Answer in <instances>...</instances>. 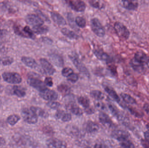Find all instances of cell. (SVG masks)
Masks as SVG:
<instances>
[{"instance_id": "obj_1", "label": "cell", "mask_w": 149, "mask_h": 148, "mask_svg": "<svg viewBox=\"0 0 149 148\" xmlns=\"http://www.w3.org/2000/svg\"><path fill=\"white\" fill-rule=\"evenodd\" d=\"M90 26L92 31L97 36L100 37L105 36L106 30L98 18H93L91 19Z\"/></svg>"}, {"instance_id": "obj_2", "label": "cell", "mask_w": 149, "mask_h": 148, "mask_svg": "<svg viewBox=\"0 0 149 148\" xmlns=\"http://www.w3.org/2000/svg\"><path fill=\"white\" fill-rule=\"evenodd\" d=\"M114 29L116 34L122 40L126 41L129 38L130 35L129 30L121 23L116 22L114 25Z\"/></svg>"}, {"instance_id": "obj_3", "label": "cell", "mask_w": 149, "mask_h": 148, "mask_svg": "<svg viewBox=\"0 0 149 148\" xmlns=\"http://www.w3.org/2000/svg\"><path fill=\"white\" fill-rule=\"evenodd\" d=\"M21 114L24 120L28 124H34L38 122L37 116L30 108L23 109L22 110Z\"/></svg>"}, {"instance_id": "obj_4", "label": "cell", "mask_w": 149, "mask_h": 148, "mask_svg": "<svg viewBox=\"0 0 149 148\" xmlns=\"http://www.w3.org/2000/svg\"><path fill=\"white\" fill-rule=\"evenodd\" d=\"M64 1L72 10L76 12H82L86 10V3L81 0H64Z\"/></svg>"}, {"instance_id": "obj_5", "label": "cell", "mask_w": 149, "mask_h": 148, "mask_svg": "<svg viewBox=\"0 0 149 148\" xmlns=\"http://www.w3.org/2000/svg\"><path fill=\"white\" fill-rule=\"evenodd\" d=\"M2 77L5 81L10 84H19L22 81L21 75L15 72H5Z\"/></svg>"}, {"instance_id": "obj_6", "label": "cell", "mask_w": 149, "mask_h": 148, "mask_svg": "<svg viewBox=\"0 0 149 148\" xmlns=\"http://www.w3.org/2000/svg\"><path fill=\"white\" fill-rule=\"evenodd\" d=\"M26 22L33 27L42 26L44 24V21L38 15L29 14L26 17Z\"/></svg>"}, {"instance_id": "obj_7", "label": "cell", "mask_w": 149, "mask_h": 148, "mask_svg": "<svg viewBox=\"0 0 149 148\" xmlns=\"http://www.w3.org/2000/svg\"><path fill=\"white\" fill-rule=\"evenodd\" d=\"M70 57L75 67L77 68V69L80 72L87 77H89L90 76L89 71L88 70L86 66L80 61L78 57H76L75 56H70Z\"/></svg>"}, {"instance_id": "obj_8", "label": "cell", "mask_w": 149, "mask_h": 148, "mask_svg": "<svg viewBox=\"0 0 149 148\" xmlns=\"http://www.w3.org/2000/svg\"><path fill=\"white\" fill-rule=\"evenodd\" d=\"M39 95L42 98L49 101H56L58 98V94L56 91L47 88L40 91Z\"/></svg>"}, {"instance_id": "obj_9", "label": "cell", "mask_w": 149, "mask_h": 148, "mask_svg": "<svg viewBox=\"0 0 149 148\" xmlns=\"http://www.w3.org/2000/svg\"><path fill=\"white\" fill-rule=\"evenodd\" d=\"M27 83L30 86L38 90L39 92L46 88L45 82L35 77H29L27 80Z\"/></svg>"}, {"instance_id": "obj_10", "label": "cell", "mask_w": 149, "mask_h": 148, "mask_svg": "<svg viewBox=\"0 0 149 148\" xmlns=\"http://www.w3.org/2000/svg\"><path fill=\"white\" fill-rule=\"evenodd\" d=\"M39 61L45 74L49 75H52L56 73V69L48 60L45 58H41Z\"/></svg>"}, {"instance_id": "obj_11", "label": "cell", "mask_w": 149, "mask_h": 148, "mask_svg": "<svg viewBox=\"0 0 149 148\" xmlns=\"http://www.w3.org/2000/svg\"><path fill=\"white\" fill-rule=\"evenodd\" d=\"M84 131L88 134H93L97 133L100 130L98 124L91 121H88L83 125Z\"/></svg>"}, {"instance_id": "obj_12", "label": "cell", "mask_w": 149, "mask_h": 148, "mask_svg": "<svg viewBox=\"0 0 149 148\" xmlns=\"http://www.w3.org/2000/svg\"><path fill=\"white\" fill-rule=\"evenodd\" d=\"M130 66L135 72L139 74H143L146 71L145 65L137 61L134 58L131 59L130 62Z\"/></svg>"}, {"instance_id": "obj_13", "label": "cell", "mask_w": 149, "mask_h": 148, "mask_svg": "<svg viewBox=\"0 0 149 148\" xmlns=\"http://www.w3.org/2000/svg\"><path fill=\"white\" fill-rule=\"evenodd\" d=\"M46 145L49 148H65L67 145L65 142L56 138L48 140L46 142Z\"/></svg>"}, {"instance_id": "obj_14", "label": "cell", "mask_w": 149, "mask_h": 148, "mask_svg": "<svg viewBox=\"0 0 149 148\" xmlns=\"http://www.w3.org/2000/svg\"><path fill=\"white\" fill-rule=\"evenodd\" d=\"M99 119L100 122L106 127H111L113 125V123L110 117L104 112H100L99 114Z\"/></svg>"}, {"instance_id": "obj_15", "label": "cell", "mask_w": 149, "mask_h": 148, "mask_svg": "<svg viewBox=\"0 0 149 148\" xmlns=\"http://www.w3.org/2000/svg\"><path fill=\"white\" fill-rule=\"evenodd\" d=\"M51 16L53 21L59 26H64L67 24L66 21L63 17L58 12L52 11Z\"/></svg>"}, {"instance_id": "obj_16", "label": "cell", "mask_w": 149, "mask_h": 148, "mask_svg": "<svg viewBox=\"0 0 149 148\" xmlns=\"http://www.w3.org/2000/svg\"><path fill=\"white\" fill-rule=\"evenodd\" d=\"M93 53L96 57L100 61L106 62L107 63H111L112 59L109 55L105 52L100 50H95Z\"/></svg>"}, {"instance_id": "obj_17", "label": "cell", "mask_w": 149, "mask_h": 148, "mask_svg": "<svg viewBox=\"0 0 149 148\" xmlns=\"http://www.w3.org/2000/svg\"><path fill=\"white\" fill-rule=\"evenodd\" d=\"M112 136L119 142L130 138L129 134L122 130H115L112 133Z\"/></svg>"}, {"instance_id": "obj_18", "label": "cell", "mask_w": 149, "mask_h": 148, "mask_svg": "<svg viewBox=\"0 0 149 148\" xmlns=\"http://www.w3.org/2000/svg\"><path fill=\"white\" fill-rule=\"evenodd\" d=\"M55 117L58 120L64 122H68L72 120V116L70 113L62 110H58L56 113Z\"/></svg>"}, {"instance_id": "obj_19", "label": "cell", "mask_w": 149, "mask_h": 148, "mask_svg": "<svg viewBox=\"0 0 149 148\" xmlns=\"http://www.w3.org/2000/svg\"><path fill=\"white\" fill-rule=\"evenodd\" d=\"M65 108L67 110L77 116H81L83 114L82 109L79 107L75 103H68L65 106Z\"/></svg>"}, {"instance_id": "obj_20", "label": "cell", "mask_w": 149, "mask_h": 148, "mask_svg": "<svg viewBox=\"0 0 149 148\" xmlns=\"http://www.w3.org/2000/svg\"><path fill=\"white\" fill-rule=\"evenodd\" d=\"M123 7L130 10H136L138 7L137 0H121Z\"/></svg>"}, {"instance_id": "obj_21", "label": "cell", "mask_w": 149, "mask_h": 148, "mask_svg": "<svg viewBox=\"0 0 149 148\" xmlns=\"http://www.w3.org/2000/svg\"><path fill=\"white\" fill-rule=\"evenodd\" d=\"M21 60L24 64L29 67L35 69L38 67V64L36 60L31 57L24 56L22 57Z\"/></svg>"}, {"instance_id": "obj_22", "label": "cell", "mask_w": 149, "mask_h": 148, "mask_svg": "<svg viewBox=\"0 0 149 148\" xmlns=\"http://www.w3.org/2000/svg\"><path fill=\"white\" fill-rule=\"evenodd\" d=\"M103 87L105 91L111 98H113L116 102L120 103V98L119 97L116 92L113 89L107 85H103Z\"/></svg>"}, {"instance_id": "obj_23", "label": "cell", "mask_w": 149, "mask_h": 148, "mask_svg": "<svg viewBox=\"0 0 149 148\" xmlns=\"http://www.w3.org/2000/svg\"><path fill=\"white\" fill-rule=\"evenodd\" d=\"M11 93L17 97L22 98L24 97L26 95L25 90L22 87L18 86H14L10 88Z\"/></svg>"}, {"instance_id": "obj_24", "label": "cell", "mask_w": 149, "mask_h": 148, "mask_svg": "<svg viewBox=\"0 0 149 148\" xmlns=\"http://www.w3.org/2000/svg\"><path fill=\"white\" fill-rule=\"evenodd\" d=\"M134 58L141 63L146 65L149 61V56L142 52H137L135 54Z\"/></svg>"}, {"instance_id": "obj_25", "label": "cell", "mask_w": 149, "mask_h": 148, "mask_svg": "<svg viewBox=\"0 0 149 148\" xmlns=\"http://www.w3.org/2000/svg\"><path fill=\"white\" fill-rule=\"evenodd\" d=\"M61 31L63 34L69 39L72 40H78L79 39V36L75 32L67 28H63L61 30Z\"/></svg>"}, {"instance_id": "obj_26", "label": "cell", "mask_w": 149, "mask_h": 148, "mask_svg": "<svg viewBox=\"0 0 149 148\" xmlns=\"http://www.w3.org/2000/svg\"><path fill=\"white\" fill-rule=\"evenodd\" d=\"M50 58L56 66L58 67H63L64 64L63 60L60 56L57 54H52L50 56Z\"/></svg>"}, {"instance_id": "obj_27", "label": "cell", "mask_w": 149, "mask_h": 148, "mask_svg": "<svg viewBox=\"0 0 149 148\" xmlns=\"http://www.w3.org/2000/svg\"><path fill=\"white\" fill-rule=\"evenodd\" d=\"M31 109L38 116L42 118H47L49 116V114L44 109L38 107H31Z\"/></svg>"}, {"instance_id": "obj_28", "label": "cell", "mask_w": 149, "mask_h": 148, "mask_svg": "<svg viewBox=\"0 0 149 148\" xmlns=\"http://www.w3.org/2000/svg\"><path fill=\"white\" fill-rule=\"evenodd\" d=\"M120 96L123 100V101L127 104L134 105L137 103L136 100L128 94L122 93L120 94Z\"/></svg>"}, {"instance_id": "obj_29", "label": "cell", "mask_w": 149, "mask_h": 148, "mask_svg": "<svg viewBox=\"0 0 149 148\" xmlns=\"http://www.w3.org/2000/svg\"><path fill=\"white\" fill-rule=\"evenodd\" d=\"M58 90L62 94L63 96H66L70 94L71 89L68 85L65 84H61L57 87Z\"/></svg>"}, {"instance_id": "obj_30", "label": "cell", "mask_w": 149, "mask_h": 148, "mask_svg": "<svg viewBox=\"0 0 149 148\" xmlns=\"http://www.w3.org/2000/svg\"><path fill=\"white\" fill-rule=\"evenodd\" d=\"M32 30L33 32L38 34H43L48 33L49 31V28L47 26L43 25L42 26H36L32 27Z\"/></svg>"}, {"instance_id": "obj_31", "label": "cell", "mask_w": 149, "mask_h": 148, "mask_svg": "<svg viewBox=\"0 0 149 148\" xmlns=\"http://www.w3.org/2000/svg\"><path fill=\"white\" fill-rule=\"evenodd\" d=\"M78 103L82 106L84 109L90 107V102L89 99L86 96H81L78 98Z\"/></svg>"}, {"instance_id": "obj_32", "label": "cell", "mask_w": 149, "mask_h": 148, "mask_svg": "<svg viewBox=\"0 0 149 148\" xmlns=\"http://www.w3.org/2000/svg\"><path fill=\"white\" fill-rule=\"evenodd\" d=\"M90 96L96 101H100L104 98V95L101 91L98 90H92L90 92Z\"/></svg>"}, {"instance_id": "obj_33", "label": "cell", "mask_w": 149, "mask_h": 148, "mask_svg": "<svg viewBox=\"0 0 149 148\" xmlns=\"http://www.w3.org/2000/svg\"><path fill=\"white\" fill-rule=\"evenodd\" d=\"M89 3L92 7L97 9H102L105 7V4L101 0H90Z\"/></svg>"}, {"instance_id": "obj_34", "label": "cell", "mask_w": 149, "mask_h": 148, "mask_svg": "<svg viewBox=\"0 0 149 148\" xmlns=\"http://www.w3.org/2000/svg\"><path fill=\"white\" fill-rule=\"evenodd\" d=\"M20 117L16 114L11 115L7 118V122L11 126L15 125L20 120Z\"/></svg>"}, {"instance_id": "obj_35", "label": "cell", "mask_w": 149, "mask_h": 148, "mask_svg": "<svg viewBox=\"0 0 149 148\" xmlns=\"http://www.w3.org/2000/svg\"><path fill=\"white\" fill-rule=\"evenodd\" d=\"M75 22L79 28H85L86 25V22L85 18L80 16L76 17L75 19Z\"/></svg>"}, {"instance_id": "obj_36", "label": "cell", "mask_w": 149, "mask_h": 148, "mask_svg": "<svg viewBox=\"0 0 149 148\" xmlns=\"http://www.w3.org/2000/svg\"><path fill=\"white\" fill-rule=\"evenodd\" d=\"M120 142V146L123 148H134L135 146L129 138L123 140Z\"/></svg>"}, {"instance_id": "obj_37", "label": "cell", "mask_w": 149, "mask_h": 148, "mask_svg": "<svg viewBox=\"0 0 149 148\" xmlns=\"http://www.w3.org/2000/svg\"><path fill=\"white\" fill-rule=\"evenodd\" d=\"M24 32L26 34L27 36V38L34 39L35 37V35L34 34L33 30L30 28L29 26H26L23 28Z\"/></svg>"}, {"instance_id": "obj_38", "label": "cell", "mask_w": 149, "mask_h": 148, "mask_svg": "<svg viewBox=\"0 0 149 148\" xmlns=\"http://www.w3.org/2000/svg\"><path fill=\"white\" fill-rule=\"evenodd\" d=\"M47 105L48 107L52 109H55V110H57L61 106V104L59 103L54 101L49 102L47 103Z\"/></svg>"}, {"instance_id": "obj_39", "label": "cell", "mask_w": 149, "mask_h": 148, "mask_svg": "<svg viewBox=\"0 0 149 148\" xmlns=\"http://www.w3.org/2000/svg\"><path fill=\"white\" fill-rule=\"evenodd\" d=\"M94 105L95 108L101 112H104L107 109V108L104 103L100 101H97L95 102Z\"/></svg>"}, {"instance_id": "obj_40", "label": "cell", "mask_w": 149, "mask_h": 148, "mask_svg": "<svg viewBox=\"0 0 149 148\" xmlns=\"http://www.w3.org/2000/svg\"><path fill=\"white\" fill-rule=\"evenodd\" d=\"M13 62V59L11 57H3L0 60V63L2 65H9Z\"/></svg>"}, {"instance_id": "obj_41", "label": "cell", "mask_w": 149, "mask_h": 148, "mask_svg": "<svg viewBox=\"0 0 149 148\" xmlns=\"http://www.w3.org/2000/svg\"><path fill=\"white\" fill-rule=\"evenodd\" d=\"M67 19H68L69 24L71 27H72V28L74 29V28H75L76 29V27L75 26V24L76 23L74 21L73 15L71 13H68V15H67Z\"/></svg>"}, {"instance_id": "obj_42", "label": "cell", "mask_w": 149, "mask_h": 148, "mask_svg": "<svg viewBox=\"0 0 149 148\" xmlns=\"http://www.w3.org/2000/svg\"><path fill=\"white\" fill-rule=\"evenodd\" d=\"M73 73V70L70 67H65L62 71V74L64 77H67Z\"/></svg>"}, {"instance_id": "obj_43", "label": "cell", "mask_w": 149, "mask_h": 148, "mask_svg": "<svg viewBox=\"0 0 149 148\" xmlns=\"http://www.w3.org/2000/svg\"><path fill=\"white\" fill-rule=\"evenodd\" d=\"M67 78V80H68L69 81L72 83H76V82L78 81V80H79V76H78V75L74 73L70 75Z\"/></svg>"}, {"instance_id": "obj_44", "label": "cell", "mask_w": 149, "mask_h": 148, "mask_svg": "<svg viewBox=\"0 0 149 148\" xmlns=\"http://www.w3.org/2000/svg\"><path fill=\"white\" fill-rule=\"evenodd\" d=\"M14 30H15V33L17 34L19 36H23V37H27V35L24 32L23 29H22L20 28L17 26V27H15Z\"/></svg>"}, {"instance_id": "obj_45", "label": "cell", "mask_w": 149, "mask_h": 148, "mask_svg": "<svg viewBox=\"0 0 149 148\" xmlns=\"http://www.w3.org/2000/svg\"><path fill=\"white\" fill-rule=\"evenodd\" d=\"M45 83L46 86L48 87H52L53 85L52 78L50 77H47L45 80Z\"/></svg>"}, {"instance_id": "obj_46", "label": "cell", "mask_w": 149, "mask_h": 148, "mask_svg": "<svg viewBox=\"0 0 149 148\" xmlns=\"http://www.w3.org/2000/svg\"><path fill=\"white\" fill-rule=\"evenodd\" d=\"M85 111L88 114H92L95 113L94 109L91 106L85 109Z\"/></svg>"}, {"instance_id": "obj_47", "label": "cell", "mask_w": 149, "mask_h": 148, "mask_svg": "<svg viewBox=\"0 0 149 148\" xmlns=\"http://www.w3.org/2000/svg\"><path fill=\"white\" fill-rule=\"evenodd\" d=\"M142 146L145 148H149V141L148 140L145 139V140H142L141 141Z\"/></svg>"}, {"instance_id": "obj_48", "label": "cell", "mask_w": 149, "mask_h": 148, "mask_svg": "<svg viewBox=\"0 0 149 148\" xmlns=\"http://www.w3.org/2000/svg\"><path fill=\"white\" fill-rule=\"evenodd\" d=\"M143 110L149 116V103H146L143 105Z\"/></svg>"}, {"instance_id": "obj_49", "label": "cell", "mask_w": 149, "mask_h": 148, "mask_svg": "<svg viewBox=\"0 0 149 148\" xmlns=\"http://www.w3.org/2000/svg\"><path fill=\"white\" fill-rule=\"evenodd\" d=\"M5 143H6V142H5V140L2 137L0 136V147L3 146L5 144Z\"/></svg>"}, {"instance_id": "obj_50", "label": "cell", "mask_w": 149, "mask_h": 148, "mask_svg": "<svg viewBox=\"0 0 149 148\" xmlns=\"http://www.w3.org/2000/svg\"><path fill=\"white\" fill-rule=\"evenodd\" d=\"M144 136L145 139L149 141V132L148 131L144 132Z\"/></svg>"}, {"instance_id": "obj_51", "label": "cell", "mask_w": 149, "mask_h": 148, "mask_svg": "<svg viewBox=\"0 0 149 148\" xmlns=\"http://www.w3.org/2000/svg\"><path fill=\"white\" fill-rule=\"evenodd\" d=\"M3 89V88L2 86L0 84V93L2 92Z\"/></svg>"}, {"instance_id": "obj_52", "label": "cell", "mask_w": 149, "mask_h": 148, "mask_svg": "<svg viewBox=\"0 0 149 148\" xmlns=\"http://www.w3.org/2000/svg\"><path fill=\"white\" fill-rule=\"evenodd\" d=\"M146 127H147V129H148V131L149 132V123H148L146 125Z\"/></svg>"}, {"instance_id": "obj_53", "label": "cell", "mask_w": 149, "mask_h": 148, "mask_svg": "<svg viewBox=\"0 0 149 148\" xmlns=\"http://www.w3.org/2000/svg\"><path fill=\"white\" fill-rule=\"evenodd\" d=\"M146 66H147L149 69V61L148 62V63H147V64H146Z\"/></svg>"}, {"instance_id": "obj_54", "label": "cell", "mask_w": 149, "mask_h": 148, "mask_svg": "<svg viewBox=\"0 0 149 148\" xmlns=\"http://www.w3.org/2000/svg\"><path fill=\"white\" fill-rule=\"evenodd\" d=\"M2 32L1 30L0 29V36H2Z\"/></svg>"}, {"instance_id": "obj_55", "label": "cell", "mask_w": 149, "mask_h": 148, "mask_svg": "<svg viewBox=\"0 0 149 148\" xmlns=\"http://www.w3.org/2000/svg\"><path fill=\"white\" fill-rule=\"evenodd\" d=\"M1 76H0V81H1Z\"/></svg>"}]
</instances>
